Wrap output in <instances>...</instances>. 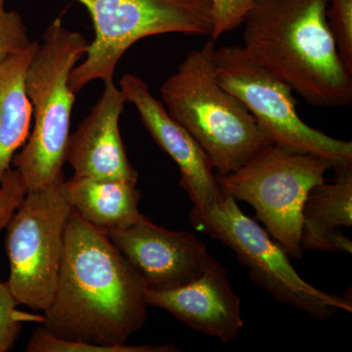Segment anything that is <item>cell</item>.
<instances>
[{
	"label": "cell",
	"mask_w": 352,
	"mask_h": 352,
	"mask_svg": "<svg viewBox=\"0 0 352 352\" xmlns=\"http://www.w3.org/2000/svg\"><path fill=\"white\" fill-rule=\"evenodd\" d=\"M120 89L126 102L136 108L145 129L157 146L177 164L180 185L193 208H204L224 198L217 184L212 162L195 139L166 112L163 102L153 96L147 83L133 74H126Z\"/></svg>",
	"instance_id": "11"
},
{
	"label": "cell",
	"mask_w": 352,
	"mask_h": 352,
	"mask_svg": "<svg viewBox=\"0 0 352 352\" xmlns=\"http://www.w3.org/2000/svg\"><path fill=\"white\" fill-rule=\"evenodd\" d=\"M214 62L220 85L244 104L273 144L321 157L336 171L352 168V143L305 124L298 115L291 87L258 64L243 45L215 48Z\"/></svg>",
	"instance_id": "8"
},
{
	"label": "cell",
	"mask_w": 352,
	"mask_h": 352,
	"mask_svg": "<svg viewBox=\"0 0 352 352\" xmlns=\"http://www.w3.org/2000/svg\"><path fill=\"white\" fill-rule=\"evenodd\" d=\"M126 102L113 80L104 82L96 105L69 135L66 162L75 170L74 176L138 184V171L129 163L120 131Z\"/></svg>",
	"instance_id": "13"
},
{
	"label": "cell",
	"mask_w": 352,
	"mask_h": 352,
	"mask_svg": "<svg viewBox=\"0 0 352 352\" xmlns=\"http://www.w3.org/2000/svg\"><path fill=\"white\" fill-rule=\"evenodd\" d=\"M149 307L170 312L188 327L219 340L233 342L244 326L241 300L227 278V270L212 256L205 270L191 283L166 291H145Z\"/></svg>",
	"instance_id": "12"
},
{
	"label": "cell",
	"mask_w": 352,
	"mask_h": 352,
	"mask_svg": "<svg viewBox=\"0 0 352 352\" xmlns=\"http://www.w3.org/2000/svg\"><path fill=\"white\" fill-rule=\"evenodd\" d=\"M173 346H100L85 344L55 337L41 326L32 333L27 346L28 352H168L175 351Z\"/></svg>",
	"instance_id": "17"
},
{
	"label": "cell",
	"mask_w": 352,
	"mask_h": 352,
	"mask_svg": "<svg viewBox=\"0 0 352 352\" xmlns=\"http://www.w3.org/2000/svg\"><path fill=\"white\" fill-rule=\"evenodd\" d=\"M145 291L108 235L72 210L56 291L41 326L60 339L126 344L145 325Z\"/></svg>",
	"instance_id": "1"
},
{
	"label": "cell",
	"mask_w": 352,
	"mask_h": 352,
	"mask_svg": "<svg viewBox=\"0 0 352 352\" xmlns=\"http://www.w3.org/2000/svg\"><path fill=\"white\" fill-rule=\"evenodd\" d=\"M17 300L6 282L0 281V352L12 349L25 321L43 322V317L25 314L17 309Z\"/></svg>",
	"instance_id": "19"
},
{
	"label": "cell",
	"mask_w": 352,
	"mask_h": 352,
	"mask_svg": "<svg viewBox=\"0 0 352 352\" xmlns=\"http://www.w3.org/2000/svg\"><path fill=\"white\" fill-rule=\"evenodd\" d=\"M39 43L32 41L0 64V187L16 152L29 138L32 120L25 75Z\"/></svg>",
	"instance_id": "16"
},
{
	"label": "cell",
	"mask_w": 352,
	"mask_h": 352,
	"mask_svg": "<svg viewBox=\"0 0 352 352\" xmlns=\"http://www.w3.org/2000/svg\"><path fill=\"white\" fill-rule=\"evenodd\" d=\"M215 43L210 38L191 51L160 94L168 115L208 155L215 175H226L273 143L244 104L220 85Z\"/></svg>",
	"instance_id": "3"
},
{
	"label": "cell",
	"mask_w": 352,
	"mask_h": 352,
	"mask_svg": "<svg viewBox=\"0 0 352 352\" xmlns=\"http://www.w3.org/2000/svg\"><path fill=\"white\" fill-rule=\"evenodd\" d=\"M6 4V0H0V64L32 43L22 16L7 10Z\"/></svg>",
	"instance_id": "20"
},
{
	"label": "cell",
	"mask_w": 352,
	"mask_h": 352,
	"mask_svg": "<svg viewBox=\"0 0 352 352\" xmlns=\"http://www.w3.org/2000/svg\"><path fill=\"white\" fill-rule=\"evenodd\" d=\"M27 189L20 173L16 170H7L0 187V231L6 228L16 210L24 201Z\"/></svg>",
	"instance_id": "21"
},
{
	"label": "cell",
	"mask_w": 352,
	"mask_h": 352,
	"mask_svg": "<svg viewBox=\"0 0 352 352\" xmlns=\"http://www.w3.org/2000/svg\"><path fill=\"white\" fill-rule=\"evenodd\" d=\"M326 18L340 60L352 75V0H328Z\"/></svg>",
	"instance_id": "18"
},
{
	"label": "cell",
	"mask_w": 352,
	"mask_h": 352,
	"mask_svg": "<svg viewBox=\"0 0 352 352\" xmlns=\"http://www.w3.org/2000/svg\"><path fill=\"white\" fill-rule=\"evenodd\" d=\"M330 170L326 160L271 144L237 170L215 175L224 195L250 204L289 258H300L303 206Z\"/></svg>",
	"instance_id": "6"
},
{
	"label": "cell",
	"mask_w": 352,
	"mask_h": 352,
	"mask_svg": "<svg viewBox=\"0 0 352 352\" xmlns=\"http://www.w3.org/2000/svg\"><path fill=\"white\" fill-rule=\"evenodd\" d=\"M88 41L56 18L44 32L43 43L25 75L34 129L19 154L13 157L27 192L63 179L72 112L76 94L69 75L87 52Z\"/></svg>",
	"instance_id": "4"
},
{
	"label": "cell",
	"mask_w": 352,
	"mask_h": 352,
	"mask_svg": "<svg viewBox=\"0 0 352 352\" xmlns=\"http://www.w3.org/2000/svg\"><path fill=\"white\" fill-rule=\"evenodd\" d=\"M108 237L148 291L191 283L203 274L210 256L194 234L157 226L142 214L132 226Z\"/></svg>",
	"instance_id": "10"
},
{
	"label": "cell",
	"mask_w": 352,
	"mask_h": 352,
	"mask_svg": "<svg viewBox=\"0 0 352 352\" xmlns=\"http://www.w3.org/2000/svg\"><path fill=\"white\" fill-rule=\"evenodd\" d=\"M64 182L27 192L6 226L10 267L6 283L18 305L36 311L50 307L59 279L65 233L73 210Z\"/></svg>",
	"instance_id": "9"
},
{
	"label": "cell",
	"mask_w": 352,
	"mask_h": 352,
	"mask_svg": "<svg viewBox=\"0 0 352 352\" xmlns=\"http://www.w3.org/2000/svg\"><path fill=\"white\" fill-rule=\"evenodd\" d=\"M91 18L94 38L69 75L75 94L94 80H113L118 64L140 39L164 34L214 32L212 0H76Z\"/></svg>",
	"instance_id": "5"
},
{
	"label": "cell",
	"mask_w": 352,
	"mask_h": 352,
	"mask_svg": "<svg viewBox=\"0 0 352 352\" xmlns=\"http://www.w3.org/2000/svg\"><path fill=\"white\" fill-rule=\"evenodd\" d=\"M63 188L73 210L106 235L124 230L140 217L142 196L135 183L73 176Z\"/></svg>",
	"instance_id": "15"
},
{
	"label": "cell",
	"mask_w": 352,
	"mask_h": 352,
	"mask_svg": "<svg viewBox=\"0 0 352 352\" xmlns=\"http://www.w3.org/2000/svg\"><path fill=\"white\" fill-rule=\"evenodd\" d=\"M328 0H254L245 14L243 47L309 105L352 102V75L328 27Z\"/></svg>",
	"instance_id": "2"
},
{
	"label": "cell",
	"mask_w": 352,
	"mask_h": 352,
	"mask_svg": "<svg viewBox=\"0 0 352 352\" xmlns=\"http://www.w3.org/2000/svg\"><path fill=\"white\" fill-rule=\"evenodd\" d=\"M254 0H212L214 13V32L217 41L222 34L242 25L245 14Z\"/></svg>",
	"instance_id": "22"
},
{
	"label": "cell",
	"mask_w": 352,
	"mask_h": 352,
	"mask_svg": "<svg viewBox=\"0 0 352 352\" xmlns=\"http://www.w3.org/2000/svg\"><path fill=\"white\" fill-rule=\"evenodd\" d=\"M352 226V168L337 171L336 182L317 185L302 208L300 244L303 251L352 252V243L342 227Z\"/></svg>",
	"instance_id": "14"
},
{
	"label": "cell",
	"mask_w": 352,
	"mask_h": 352,
	"mask_svg": "<svg viewBox=\"0 0 352 352\" xmlns=\"http://www.w3.org/2000/svg\"><path fill=\"white\" fill-rule=\"evenodd\" d=\"M194 228L219 241L249 270L252 281L265 289L278 302L326 320L340 309L352 311L351 300L328 294L305 282L296 273L286 252L265 229L245 215L231 197L210 207L192 208Z\"/></svg>",
	"instance_id": "7"
}]
</instances>
